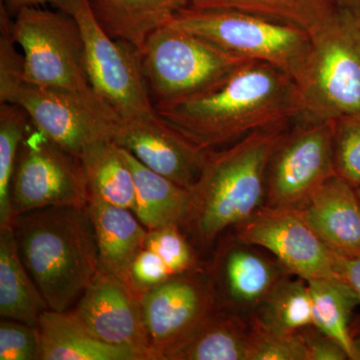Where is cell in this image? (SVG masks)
Listing matches in <instances>:
<instances>
[{
    "label": "cell",
    "instance_id": "6da1fadb",
    "mask_svg": "<svg viewBox=\"0 0 360 360\" xmlns=\"http://www.w3.org/2000/svg\"><path fill=\"white\" fill-rule=\"evenodd\" d=\"M155 110L163 122L205 150L226 148L257 130L304 115L295 78L257 60L243 63L206 91Z\"/></svg>",
    "mask_w": 360,
    "mask_h": 360
},
{
    "label": "cell",
    "instance_id": "7a4b0ae2",
    "mask_svg": "<svg viewBox=\"0 0 360 360\" xmlns=\"http://www.w3.org/2000/svg\"><path fill=\"white\" fill-rule=\"evenodd\" d=\"M23 264L49 309L68 311L99 272L89 207L59 206L11 220Z\"/></svg>",
    "mask_w": 360,
    "mask_h": 360
},
{
    "label": "cell",
    "instance_id": "3957f363",
    "mask_svg": "<svg viewBox=\"0 0 360 360\" xmlns=\"http://www.w3.org/2000/svg\"><path fill=\"white\" fill-rule=\"evenodd\" d=\"M293 122L257 130L226 148L206 151L200 177L191 188L186 224L201 245H210L264 206L270 158Z\"/></svg>",
    "mask_w": 360,
    "mask_h": 360
},
{
    "label": "cell",
    "instance_id": "277c9868",
    "mask_svg": "<svg viewBox=\"0 0 360 360\" xmlns=\"http://www.w3.org/2000/svg\"><path fill=\"white\" fill-rule=\"evenodd\" d=\"M11 33L22 51L23 73L27 79L77 97L97 115L122 123L92 87L82 33L70 14L25 7L11 21Z\"/></svg>",
    "mask_w": 360,
    "mask_h": 360
},
{
    "label": "cell",
    "instance_id": "5b68a950",
    "mask_svg": "<svg viewBox=\"0 0 360 360\" xmlns=\"http://www.w3.org/2000/svg\"><path fill=\"white\" fill-rule=\"evenodd\" d=\"M11 21L6 7L1 6L0 103L20 106L37 129L78 158L91 144L113 141L120 123L97 115L77 97L41 86L25 77L22 56L11 37Z\"/></svg>",
    "mask_w": 360,
    "mask_h": 360
},
{
    "label": "cell",
    "instance_id": "8992f818",
    "mask_svg": "<svg viewBox=\"0 0 360 360\" xmlns=\"http://www.w3.org/2000/svg\"><path fill=\"white\" fill-rule=\"evenodd\" d=\"M311 37V46L295 82L302 117L335 120L360 115V28L356 13L341 8Z\"/></svg>",
    "mask_w": 360,
    "mask_h": 360
},
{
    "label": "cell",
    "instance_id": "52a82bcc",
    "mask_svg": "<svg viewBox=\"0 0 360 360\" xmlns=\"http://www.w3.org/2000/svg\"><path fill=\"white\" fill-rule=\"evenodd\" d=\"M167 25L239 58L276 66L295 80L311 46V37L304 30L239 11L186 7Z\"/></svg>",
    "mask_w": 360,
    "mask_h": 360
},
{
    "label": "cell",
    "instance_id": "ba28073f",
    "mask_svg": "<svg viewBox=\"0 0 360 360\" xmlns=\"http://www.w3.org/2000/svg\"><path fill=\"white\" fill-rule=\"evenodd\" d=\"M139 56L155 108L206 91L250 61L169 25L153 32Z\"/></svg>",
    "mask_w": 360,
    "mask_h": 360
},
{
    "label": "cell",
    "instance_id": "9c48e42d",
    "mask_svg": "<svg viewBox=\"0 0 360 360\" xmlns=\"http://www.w3.org/2000/svg\"><path fill=\"white\" fill-rule=\"evenodd\" d=\"M58 9L70 14L79 27L87 73L97 96L122 122L155 115L134 47L108 34L92 11L89 0H61Z\"/></svg>",
    "mask_w": 360,
    "mask_h": 360
},
{
    "label": "cell",
    "instance_id": "30bf717a",
    "mask_svg": "<svg viewBox=\"0 0 360 360\" xmlns=\"http://www.w3.org/2000/svg\"><path fill=\"white\" fill-rule=\"evenodd\" d=\"M82 161L33 125L21 142L11 189L13 219L21 213L59 206L89 205Z\"/></svg>",
    "mask_w": 360,
    "mask_h": 360
},
{
    "label": "cell",
    "instance_id": "8fae6325",
    "mask_svg": "<svg viewBox=\"0 0 360 360\" xmlns=\"http://www.w3.org/2000/svg\"><path fill=\"white\" fill-rule=\"evenodd\" d=\"M333 174V120L300 117L270 158L264 206L297 210Z\"/></svg>",
    "mask_w": 360,
    "mask_h": 360
},
{
    "label": "cell",
    "instance_id": "7c38bea8",
    "mask_svg": "<svg viewBox=\"0 0 360 360\" xmlns=\"http://www.w3.org/2000/svg\"><path fill=\"white\" fill-rule=\"evenodd\" d=\"M141 303L151 360L172 359L219 304L212 274L198 269L144 290Z\"/></svg>",
    "mask_w": 360,
    "mask_h": 360
},
{
    "label": "cell",
    "instance_id": "4fadbf2b",
    "mask_svg": "<svg viewBox=\"0 0 360 360\" xmlns=\"http://www.w3.org/2000/svg\"><path fill=\"white\" fill-rule=\"evenodd\" d=\"M236 238L271 253L288 274L309 281L338 278L335 253L297 210L262 206L234 226Z\"/></svg>",
    "mask_w": 360,
    "mask_h": 360
},
{
    "label": "cell",
    "instance_id": "5bb4252c",
    "mask_svg": "<svg viewBox=\"0 0 360 360\" xmlns=\"http://www.w3.org/2000/svg\"><path fill=\"white\" fill-rule=\"evenodd\" d=\"M141 293L120 277L99 270L70 311L97 340L130 348L142 360H151Z\"/></svg>",
    "mask_w": 360,
    "mask_h": 360
},
{
    "label": "cell",
    "instance_id": "9a60e30c",
    "mask_svg": "<svg viewBox=\"0 0 360 360\" xmlns=\"http://www.w3.org/2000/svg\"><path fill=\"white\" fill-rule=\"evenodd\" d=\"M113 141L149 169L186 188L198 181L207 151L163 122L158 112L122 122Z\"/></svg>",
    "mask_w": 360,
    "mask_h": 360
},
{
    "label": "cell",
    "instance_id": "2e32d148",
    "mask_svg": "<svg viewBox=\"0 0 360 360\" xmlns=\"http://www.w3.org/2000/svg\"><path fill=\"white\" fill-rule=\"evenodd\" d=\"M217 303L251 316L279 279L288 274L277 260L234 238L217 252L212 269Z\"/></svg>",
    "mask_w": 360,
    "mask_h": 360
},
{
    "label": "cell",
    "instance_id": "e0dca14e",
    "mask_svg": "<svg viewBox=\"0 0 360 360\" xmlns=\"http://www.w3.org/2000/svg\"><path fill=\"white\" fill-rule=\"evenodd\" d=\"M297 210L329 248L360 252L359 195L340 175L328 177Z\"/></svg>",
    "mask_w": 360,
    "mask_h": 360
},
{
    "label": "cell",
    "instance_id": "ac0fdd59",
    "mask_svg": "<svg viewBox=\"0 0 360 360\" xmlns=\"http://www.w3.org/2000/svg\"><path fill=\"white\" fill-rule=\"evenodd\" d=\"M89 212L98 250L99 270L131 284L130 267L148 231L132 210L89 196ZM137 290V288H136Z\"/></svg>",
    "mask_w": 360,
    "mask_h": 360
},
{
    "label": "cell",
    "instance_id": "d6986e66",
    "mask_svg": "<svg viewBox=\"0 0 360 360\" xmlns=\"http://www.w3.org/2000/svg\"><path fill=\"white\" fill-rule=\"evenodd\" d=\"M37 329L41 360H142L130 348L97 340L71 311L44 310Z\"/></svg>",
    "mask_w": 360,
    "mask_h": 360
},
{
    "label": "cell",
    "instance_id": "ffe728a7",
    "mask_svg": "<svg viewBox=\"0 0 360 360\" xmlns=\"http://www.w3.org/2000/svg\"><path fill=\"white\" fill-rule=\"evenodd\" d=\"M92 11L115 39L141 53L153 32L175 13L188 7V0H89Z\"/></svg>",
    "mask_w": 360,
    "mask_h": 360
},
{
    "label": "cell",
    "instance_id": "44dd1931",
    "mask_svg": "<svg viewBox=\"0 0 360 360\" xmlns=\"http://www.w3.org/2000/svg\"><path fill=\"white\" fill-rule=\"evenodd\" d=\"M135 182L134 214L148 231L179 225L186 226L191 212V188L149 169L122 148Z\"/></svg>",
    "mask_w": 360,
    "mask_h": 360
},
{
    "label": "cell",
    "instance_id": "7402d4cb",
    "mask_svg": "<svg viewBox=\"0 0 360 360\" xmlns=\"http://www.w3.org/2000/svg\"><path fill=\"white\" fill-rule=\"evenodd\" d=\"M49 309L44 298L21 260L11 224L0 226V315L2 319L39 324Z\"/></svg>",
    "mask_w": 360,
    "mask_h": 360
},
{
    "label": "cell",
    "instance_id": "603a6c76",
    "mask_svg": "<svg viewBox=\"0 0 360 360\" xmlns=\"http://www.w3.org/2000/svg\"><path fill=\"white\" fill-rule=\"evenodd\" d=\"M250 316L217 304L170 360H248Z\"/></svg>",
    "mask_w": 360,
    "mask_h": 360
},
{
    "label": "cell",
    "instance_id": "cb8c5ba5",
    "mask_svg": "<svg viewBox=\"0 0 360 360\" xmlns=\"http://www.w3.org/2000/svg\"><path fill=\"white\" fill-rule=\"evenodd\" d=\"M191 8L221 9L251 14L292 26L310 35L340 13L336 0H188Z\"/></svg>",
    "mask_w": 360,
    "mask_h": 360
},
{
    "label": "cell",
    "instance_id": "d4e9b609",
    "mask_svg": "<svg viewBox=\"0 0 360 360\" xmlns=\"http://www.w3.org/2000/svg\"><path fill=\"white\" fill-rule=\"evenodd\" d=\"M79 160L89 196L134 212V177L120 146L112 139L97 141L85 149Z\"/></svg>",
    "mask_w": 360,
    "mask_h": 360
},
{
    "label": "cell",
    "instance_id": "484cf974",
    "mask_svg": "<svg viewBox=\"0 0 360 360\" xmlns=\"http://www.w3.org/2000/svg\"><path fill=\"white\" fill-rule=\"evenodd\" d=\"M307 283L311 298L312 326L340 343L349 359L359 360L349 322L352 310L360 303L359 298L338 278L312 279Z\"/></svg>",
    "mask_w": 360,
    "mask_h": 360
},
{
    "label": "cell",
    "instance_id": "4316f807",
    "mask_svg": "<svg viewBox=\"0 0 360 360\" xmlns=\"http://www.w3.org/2000/svg\"><path fill=\"white\" fill-rule=\"evenodd\" d=\"M265 330L295 333L312 324L309 283L300 277L286 274L265 296L250 316Z\"/></svg>",
    "mask_w": 360,
    "mask_h": 360
},
{
    "label": "cell",
    "instance_id": "83f0119b",
    "mask_svg": "<svg viewBox=\"0 0 360 360\" xmlns=\"http://www.w3.org/2000/svg\"><path fill=\"white\" fill-rule=\"evenodd\" d=\"M30 127L32 120L20 106L0 103V226L13 220L11 181L21 142Z\"/></svg>",
    "mask_w": 360,
    "mask_h": 360
},
{
    "label": "cell",
    "instance_id": "f1b7e54d",
    "mask_svg": "<svg viewBox=\"0 0 360 360\" xmlns=\"http://www.w3.org/2000/svg\"><path fill=\"white\" fill-rule=\"evenodd\" d=\"M333 123L335 174L360 187V115L336 118Z\"/></svg>",
    "mask_w": 360,
    "mask_h": 360
},
{
    "label": "cell",
    "instance_id": "f546056e",
    "mask_svg": "<svg viewBox=\"0 0 360 360\" xmlns=\"http://www.w3.org/2000/svg\"><path fill=\"white\" fill-rule=\"evenodd\" d=\"M248 360H307V352L300 331L274 333L251 321Z\"/></svg>",
    "mask_w": 360,
    "mask_h": 360
},
{
    "label": "cell",
    "instance_id": "4dcf8cb0",
    "mask_svg": "<svg viewBox=\"0 0 360 360\" xmlns=\"http://www.w3.org/2000/svg\"><path fill=\"white\" fill-rule=\"evenodd\" d=\"M179 227V225H168L148 231L144 243V248L160 255L172 276L196 269L193 250L180 232Z\"/></svg>",
    "mask_w": 360,
    "mask_h": 360
},
{
    "label": "cell",
    "instance_id": "1f68e13d",
    "mask_svg": "<svg viewBox=\"0 0 360 360\" xmlns=\"http://www.w3.org/2000/svg\"><path fill=\"white\" fill-rule=\"evenodd\" d=\"M39 329L23 322L2 319L0 322V360H39Z\"/></svg>",
    "mask_w": 360,
    "mask_h": 360
},
{
    "label": "cell",
    "instance_id": "d6a6232c",
    "mask_svg": "<svg viewBox=\"0 0 360 360\" xmlns=\"http://www.w3.org/2000/svg\"><path fill=\"white\" fill-rule=\"evenodd\" d=\"M172 276L169 269L160 255L148 248H142L130 267V279L141 292L158 285Z\"/></svg>",
    "mask_w": 360,
    "mask_h": 360
},
{
    "label": "cell",
    "instance_id": "836d02e7",
    "mask_svg": "<svg viewBox=\"0 0 360 360\" xmlns=\"http://www.w3.org/2000/svg\"><path fill=\"white\" fill-rule=\"evenodd\" d=\"M298 331L307 348V360L349 359L347 352L340 343L324 335L312 324Z\"/></svg>",
    "mask_w": 360,
    "mask_h": 360
},
{
    "label": "cell",
    "instance_id": "e575fe53",
    "mask_svg": "<svg viewBox=\"0 0 360 360\" xmlns=\"http://www.w3.org/2000/svg\"><path fill=\"white\" fill-rule=\"evenodd\" d=\"M333 253L336 276L347 283L360 300V252L333 250Z\"/></svg>",
    "mask_w": 360,
    "mask_h": 360
},
{
    "label": "cell",
    "instance_id": "d590c367",
    "mask_svg": "<svg viewBox=\"0 0 360 360\" xmlns=\"http://www.w3.org/2000/svg\"><path fill=\"white\" fill-rule=\"evenodd\" d=\"M4 1L8 8L16 13L25 7H39L46 6V4H52L58 8L61 0H4Z\"/></svg>",
    "mask_w": 360,
    "mask_h": 360
},
{
    "label": "cell",
    "instance_id": "8d00e7d4",
    "mask_svg": "<svg viewBox=\"0 0 360 360\" xmlns=\"http://www.w3.org/2000/svg\"><path fill=\"white\" fill-rule=\"evenodd\" d=\"M341 8L360 14V0H336Z\"/></svg>",
    "mask_w": 360,
    "mask_h": 360
},
{
    "label": "cell",
    "instance_id": "74e56055",
    "mask_svg": "<svg viewBox=\"0 0 360 360\" xmlns=\"http://www.w3.org/2000/svg\"><path fill=\"white\" fill-rule=\"evenodd\" d=\"M355 347H356L357 355H359V360H360V340H355Z\"/></svg>",
    "mask_w": 360,
    "mask_h": 360
},
{
    "label": "cell",
    "instance_id": "f35d334b",
    "mask_svg": "<svg viewBox=\"0 0 360 360\" xmlns=\"http://www.w3.org/2000/svg\"><path fill=\"white\" fill-rule=\"evenodd\" d=\"M356 16H357V23H359V26L360 28V14L356 13Z\"/></svg>",
    "mask_w": 360,
    "mask_h": 360
},
{
    "label": "cell",
    "instance_id": "ab89813d",
    "mask_svg": "<svg viewBox=\"0 0 360 360\" xmlns=\"http://www.w3.org/2000/svg\"><path fill=\"white\" fill-rule=\"evenodd\" d=\"M356 193H357V195H359V202H360V187H357Z\"/></svg>",
    "mask_w": 360,
    "mask_h": 360
}]
</instances>
